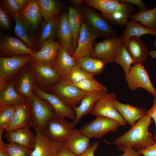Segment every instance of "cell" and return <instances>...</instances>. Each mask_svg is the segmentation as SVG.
Here are the masks:
<instances>
[{
	"label": "cell",
	"mask_w": 156,
	"mask_h": 156,
	"mask_svg": "<svg viewBox=\"0 0 156 156\" xmlns=\"http://www.w3.org/2000/svg\"><path fill=\"white\" fill-rule=\"evenodd\" d=\"M152 122V119L146 112L124 134L112 142H105L107 144H115L117 151H122L128 147L138 150L146 148L156 142L148 129Z\"/></svg>",
	"instance_id": "1"
},
{
	"label": "cell",
	"mask_w": 156,
	"mask_h": 156,
	"mask_svg": "<svg viewBox=\"0 0 156 156\" xmlns=\"http://www.w3.org/2000/svg\"><path fill=\"white\" fill-rule=\"evenodd\" d=\"M30 102L31 114L28 125L44 131L49 121L57 115L52 106L47 102L34 93Z\"/></svg>",
	"instance_id": "2"
},
{
	"label": "cell",
	"mask_w": 156,
	"mask_h": 156,
	"mask_svg": "<svg viewBox=\"0 0 156 156\" xmlns=\"http://www.w3.org/2000/svg\"><path fill=\"white\" fill-rule=\"evenodd\" d=\"M120 126L119 123L114 119L98 116L93 120L83 125L79 130L90 138L100 139L109 132L117 131Z\"/></svg>",
	"instance_id": "3"
},
{
	"label": "cell",
	"mask_w": 156,
	"mask_h": 156,
	"mask_svg": "<svg viewBox=\"0 0 156 156\" xmlns=\"http://www.w3.org/2000/svg\"><path fill=\"white\" fill-rule=\"evenodd\" d=\"M129 88L131 91L140 88L147 90L154 96H156V90L151 81L148 73L142 64H134L125 76Z\"/></svg>",
	"instance_id": "4"
},
{
	"label": "cell",
	"mask_w": 156,
	"mask_h": 156,
	"mask_svg": "<svg viewBox=\"0 0 156 156\" xmlns=\"http://www.w3.org/2000/svg\"><path fill=\"white\" fill-rule=\"evenodd\" d=\"M81 8L85 21L94 32L101 37L117 36L116 32L102 16L94 10L83 5Z\"/></svg>",
	"instance_id": "5"
},
{
	"label": "cell",
	"mask_w": 156,
	"mask_h": 156,
	"mask_svg": "<svg viewBox=\"0 0 156 156\" xmlns=\"http://www.w3.org/2000/svg\"><path fill=\"white\" fill-rule=\"evenodd\" d=\"M123 43L122 35L108 37L97 42L94 47L93 57L102 61L105 64L114 62L117 51Z\"/></svg>",
	"instance_id": "6"
},
{
	"label": "cell",
	"mask_w": 156,
	"mask_h": 156,
	"mask_svg": "<svg viewBox=\"0 0 156 156\" xmlns=\"http://www.w3.org/2000/svg\"><path fill=\"white\" fill-rule=\"evenodd\" d=\"M52 90L55 95L66 104L73 109L80 104L82 99L89 93L83 91L62 79L57 82Z\"/></svg>",
	"instance_id": "7"
},
{
	"label": "cell",
	"mask_w": 156,
	"mask_h": 156,
	"mask_svg": "<svg viewBox=\"0 0 156 156\" xmlns=\"http://www.w3.org/2000/svg\"><path fill=\"white\" fill-rule=\"evenodd\" d=\"M116 98L114 92L106 93L98 101L90 113L95 117L103 116L114 119L120 126L126 125L127 122L114 106L113 103Z\"/></svg>",
	"instance_id": "8"
},
{
	"label": "cell",
	"mask_w": 156,
	"mask_h": 156,
	"mask_svg": "<svg viewBox=\"0 0 156 156\" xmlns=\"http://www.w3.org/2000/svg\"><path fill=\"white\" fill-rule=\"evenodd\" d=\"M35 140L30 156H56L60 149L64 146L63 143L51 140L45 133L34 128Z\"/></svg>",
	"instance_id": "9"
},
{
	"label": "cell",
	"mask_w": 156,
	"mask_h": 156,
	"mask_svg": "<svg viewBox=\"0 0 156 156\" xmlns=\"http://www.w3.org/2000/svg\"><path fill=\"white\" fill-rule=\"evenodd\" d=\"M76 125L65 118L56 116L48 124L44 132L51 140L63 142L69 136Z\"/></svg>",
	"instance_id": "10"
},
{
	"label": "cell",
	"mask_w": 156,
	"mask_h": 156,
	"mask_svg": "<svg viewBox=\"0 0 156 156\" xmlns=\"http://www.w3.org/2000/svg\"><path fill=\"white\" fill-rule=\"evenodd\" d=\"M101 36L94 32L85 20L82 21L77 47L72 57L76 59L87 56L93 57L94 40Z\"/></svg>",
	"instance_id": "11"
},
{
	"label": "cell",
	"mask_w": 156,
	"mask_h": 156,
	"mask_svg": "<svg viewBox=\"0 0 156 156\" xmlns=\"http://www.w3.org/2000/svg\"><path fill=\"white\" fill-rule=\"evenodd\" d=\"M33 90L38 96L52 106L57 116L75 119V114L74 109L66 104L58 96L44 91L36 85L34 86Z\"/></svg>",
	"instance_id": "12"
},
{
	"label": "cell",
	"mask_w": 156,
	"mask_h": 156,
	"mask_svg": "<svg viewBox=\"0 0 156 156\" xmlns=\"http://www.w3.org/2000/svg\"><path fill=\"white\" fill-rule=\"evenodd\" d=\"M32 60L31 55L0 57V77L6 80L10 79Z\"/></svg>",
	"instance_id": "13"
},
{
	"label": "cell",
	"mask_w": 156,
	"mask_h": 156,
	"mask_svg": "<svg viewBox=\"0 0 156 156\" xmlns=\"http://www.w3.org/2000/svg\"><path fill=\"white\" fill-rule=\"evenodd\" d=\"M0 51L3 57L31 55L35 52L21 41L10 36L1 38Z\"/></svg>",
	"instance_id": "14"
},
{
	"label": "cell",
	"mask_w": 156,
	"mask_h": 156,
	"mask_svg": "<svg viewBox=\"0 0 156 156\" xmlns=\"http://www.w3.org/2000/svg\"><path fill=\"white\" fill-rule=\"evenodd\" d=\"M27 125L12 131L6 132L3 136L8 142L19 145L32 151L35 140V134Z\"/></svg>",
	"instance_id": "15"
},
{
	"label": "cell",
	"mask_w": 156,
	"mask_h": 156,
	"mask_svg": "<svg viewBox=\"0 0 156 156\" xmlns=\"http://www.w3.org/2000/svg\"><path fill=\"white\" fill-rule=\"evenodd\" d=\"M86 5L100 10L104 17L113 12L123 10L132 13L134 9L130 4L123 3L117 0H85Z\"/></svg>",
	"instance_id": "16"
},
{
	"label": "cell",
	"mask_w": 156,
	"mask_h": 156,
	"mask_svg": "<svg viewBox=\"0 0 156 156\" xmlns=\"http://www.w3.org/2000/svg\"><path fill=\"white\" fill-rule=\"evenodd\" d=\"M19 14L27 27L32 31L36 29L42 17L37 0H28Z\"/></svg>",
	"instance_id": "17"
},
{
	"label": "cell",
	"mask_w": 156,
	"mask_h": 156,
	"mask_svg": "<svg viewBox=\"0 0 156 156\" xmlns=\"http://www.w3.org/2000/svg\"><path fill=\"white\" fill-rule=\"evenodd\" d=\"M30 64L37 77L45 83L57 82L62 79L52 63L30 62Z\"/></svg>",
	"instance_id": "18"
},
{
	"label": "cell",
	"mask_w": 156,
	"mask_h": 156,
	"mask_svg": "<svg viewBox=\"0 0 156 156\" xmlns=\"http://www.w3.org/2000/svg\"><path fill=\"white\" fill-rule=\"evenodd\" d=\"M108 90L92 92H89L82 99L79 106L75 107V118L73 122L76 125L82 117L93 109L102 97L108 92Z\"/></svg>",
	"instance_id": "19"
},
{
	"label": "cell",
	"mask_w": 156,
	"mask_h": 156,
	"mask_svg": "<svg viewBox=\"0 0 156 156\" xmlns=\"http://www.w3.org/2000/svg\"><path fill=\"white\" fill-rule=\"evenodd\" d=\"M123 43L132 57L134 65L142 64L146 60L149 51L139 38L131 37L124 41Z\"/></svg>",
	"instance_id": "20"
},
{
	"label": "cell",
	"mask_w": 156,
	"mask_h": 156,
	"mask_svg": "<svg viewBox=\"0 0 156 156\" xmlns=\"http://www.w3.org/2000/svg\"><path fill=\"white\" fill-rule=\"evenodd\" d=\"M90 139L79 129H74L69 136L63 143L64 146L78 156L84 153L90 146Z\"/></svg>",
	"instance_id": "21"
},
{
	"label": "cell",
	"mask_w": 156,
	"mask_h": 156,
	"mask_svg": "<svg viewBox=\"0 0 156 156\" xmlns=\"http://www.w3.org/2000/svg\"><path fill=\"white\" fill-rule=\"evenodd\" d=\"M56 34L61 46L66 49L72 56L74 53L72 48L73 36L67 12L63 13L60 17Z\"/></svg>",
	"instance_id": "22"
},
{
	"label": "cell",
	"mask_w": 156,
	"mask_h": 156,
	"mask_svg": "<svg viewBox=\"0 0 156 156\" xmlns=\"http://www.w3.org/2000/svg\"><path fill=\"white\" fill-rule=\"evenodd\" d=\"M42 46L40 50L31 55V62L53 63L61 46L60 42L52 39L45 42Z\"/></svg>",
	"instance_id": "23"
},
{
	"label": "cell",
	"mask_w": 156,
	"mask_h": 156,
	"mask_svg": "<svg viewBox=\"0 0 156 156\" xmlns=\"http://www.w3.org/2000/svg\"><path fill=\"white\" fill-rule=\"evenodd\" d=\"M12 121L6 132L12 131L28 125L31 114V102L28 101L15 107Z\"/></svg>",
	"instance_id": "24"
},
{
	"label": "cell",
	"mask_w": 156,
	"mask_h": 156,
	"mask_svg": "<svg viewBox=\"0 0 156 156\" xmlns=\"http://www.w3.org/2000/svg\"><path fill=\"white\" fill-rule=\"evenodd\" d=\"M113 104L123 118L131 127L146 113L145 109L121 103L116 99Z\"/></svg>",
	"instance_id": "25"
},
{
	"label": "cell",
	"mask_w": 156,
	"mask_h": 156,
	"mask_svg": "<svg viewBox=\"0 0 156 156\" xmlns=\"http://www.w3.org/2000/svg\"><path fill=\"white\" fill-rule=\"evenodd\" d=\"M75 60L68 50L61 46L52 63L62 79H64L76 64Z\"/></svg>",
	"instance_id": "26"
},
{
	"label": "cell",
	"mask_w": 156,
	"mask_h": 156,
	"mask_svg": "<svg viewBox=\"0 0 156 156\" xmlns=\"http://www.w3.org/2000/svg\"><path fill=\"white\" fill-rule=\"evenodd\" d=\"M28 101H29L26 97L18 94L13 83L6 85L0 91V110L8 107H15Z\"/></svg>",
	"instance_id": "27"
},
{
	"label": "cell",
	"mask_w": 156,
	"mask_h": 156,
	"mask_svg": "<svg viewBox=\"0 0 156 156\" xmlns=\"http://www.w3.org/2000/svg\"><path fill=\"white\" fill-rule=\"evenodd\" d=\"M68 9V20L73 36L72 48L74 53L77 47L83 16L81 11L77 8L70 6Z\"/></svg>",
	"instance_id": "28"
},
{
	"label": "cell",
	"mask_w": 156,
	"mask_h": 156,
	"mask_svg": "<svg viewBox=\"0 0 156 156\" xmlns=\"http://www.w3.org/2000/svg\"><path fill=\"white\" fill-rule=\"evenodd\" d=\"M75 62L82 69L94 75L101 74L105 65L102 61L89 56L77 58Z\"/></svg>",
	"instance_id": "29"
},
{
	"label": "cell",
	"mask_w": 156,
	"mask_h": 156,
	"mask_svg": "<svg viewBox=\"0 0 156 156\" xmlns=\"http://www.w3.org/2000/svg\"><path fill=\"white\" fill-rule=\"evenodd\" d=\"M15 22L14 31L16 35L28 47L32 49L35 46L33 38L29 33V29L19 14L12 15Z\"/></svg>",
	"instance_id": "30"
},
{
	"label": "cell",
	"mask_w": 156,
	"mask_h": 156,
	"mask_svg": "<svg viewBox=\"0 0 156 156\" xmlns=\"http://www.w3.org/2000/svg\"><path fill=\"white\" fill-rule=\"evenodd\" d=\"M131 20L139 22L146 27L156 31V5L150 10H141L131 14Z\"/></svg>",
	"instance_id": "31"
},
{
	"label": "cell",
	"mask_w": 156,
	"mask_h": 156,
	"mask_svg": "<svg viewBox=\"0 0 156 156\" xmlns=\"http://www.w3.org/2000/svg\"><path fill=\"white\" fill-rule=\"evenodd\" d=\"M60 17L55 16L47 20H44L43 24L38 40L40 46L46 41L53 39L56 33L58 27Z\"/></svg>",
	"instance_id": "32"
},
{
	"label": "cell",
	"mask_w": 156,
	"mask_h": 156,
	"mask_svg": "<svg viewBox=\"0 0 156 156\" xmlns=\"http://www.w3.org/2000/svg\"><path fill=\"white\" fill-rule=\"evenodd\" d=\"M122 35L123 41L131 37L139 38L144 35L150 34L156 36V31L149 29L137 22L131 20L126 26Z\"/></svg>",
	"instance_id": "33"
},
{
	"label": "cell",
	"mask_w": 156,
	"mask_h": 156,
	"mask_svg": "<svg viewBox=\"0 0 156 156\" xmlns=\"http://www.w3.org/2000/svg\"><path fill=\"white\" fill-rule=\"evenodd\" d=\"M44 20L58 15L62 8L61 3L53 0H37Z\"/></svg>",
	"instance_id": "34"
},
{
	"label": "cell",
	"mask_w": 156,
	"mask_h": 156,
	"mask_svg": "<svg viewBox=\"0 0 156 156\" xmlns=\"http://www.w3.org/2000/svg\"><path fill=\"white\" fill-rule=\"evenodd\" d=\"M33 80L31 74L28 71L24 73L18 82V90L20 94L31 101L34 93Z\"/></svg>",
	"instance_id": "35"
},
{
	"label": "cell",
	"mask_w": 156,
	"mask_h": 156,
	"mask_svg": "<svg viewBox=\"0 0 156 156\" xmlns=\"http://www.w3.org/2000/svg\"><path fill=\"white\" fill-rule=\"evenodd\" d=\"M0 149L5 150L9 156H30L31 151L17 144L7 143L2 141L3 131H0Z\"/></svg>",
	"instance_id": "36"
},
{
	"label": "cell",
	"mask_w": 156,
	"mask_h": 156,
	"mask_svg": "<svg viewBox=\"0 0 156 156\" xmlns=\"http://www.w3.org/2000/svg\"><path fill=\"white\" fill-rule=\"evenodd\" d=\"M114 62L122 67L125 76L131 69V65L134 64L133 60L123 43L117 51Z\"/></svg>",
	"instance_id": "37"
},
{
	"label": "cell",
	"mask_w": 156,
	"mask_h": 156,
	"mask_svg": "<svg viewBox=\"0 0 156 156\" xmlns=\"http://www.w3.org/2000/svg\"><path fill=\"white\" fill-rule=\"evenodd\" d=\"M71 84L86 92H95L107 90L106 87L99 83L94 77L84 79L77 83Z\"/></svg>",
	"instance_id": "38"
},
{
	"label": "cell",
	"mask_w": 156,
	"mask_h": 156,
	"mask_svg": "<svg viewBox=\"0 0 156 156\" xmlns=\"http://www.w3.org/2000/svg\"><path fill=\"white\" fill-rule=\"evenodd\" d=\"M94 75L82 69L78 65L74 66L64 79L71 83H75L84 79L94 78Z\"/></svg>",
	"instance_id": "39"
},
{
	"label": "cell",
	"mask_w": 156,
	"mask_h": 156,
	"mask_svg": "<svg viewBox=\"0 0 156 156\" xmlns=\"http://www.w3.org/2000/svg\"><path fill=\"white\" fill-rule=\"evenodd\" d=\"M15 107L9 106L0 110V130H5L9 127L13 120Z\"/></svg>",
	"instance_id": "40"
},
{
	"label": "cell",
	"mask_w": 156,
	"mask_h": 156,
	"mask_svg": "<svg viewBox=\"0 0 156 156\" xmlns=\"http://www.w3.org/2000/svg\"><path fill=\"white\" fill-rule=\"evenodd\" d=\"M27 0H4L3 6L11 15L19 14L27 4Z\"/></svg>",
	"instance_id": "41"
},
{
	"label": "cell",
	"mask_w": 156,
	"mask_h": 156,
	"mask_svg": "<svg viewBox=\"0 0 156 156\" xmlns=\"http://www.w3.org/2000/svg\"><path fill=\"white\" fill-rule=\"evenodd\" d=\"M131 13L123 10L118 11L104 17L109 21L116 24L126 26Z\"/></svg>",
	"instance_id": "42"
},
{
	"label": "cell",
	"mask_w": 156,
	"mask_h": 156,
	"mask_svg": "<svg viewBox=\"0 0 156 156\" xmlns=\"http://www.w3.org/2000/svg\"><path fill=\"white\" fill-rule=\"evenodd\" d=\"M0 25L3 28L10 29L11 24L6 11L2 6L0 7Z\"/></svg>",
	"instance_id": "43"
},
{
	"label": "cell",
	"mask_w": 156,
	"mask_h": 156,
	"mask_svg": "<svg viewBox=\"0 0 156 156\" xmlns=\"http://www.w3.org/2000/svg\"><path fill=\"white\" fill-rule=\"evenodd\" d=\"M137 151L140 155L145 156H156V142L146 148L139 149Z\"/></svg>",
	"instance_id": "44"
},
{
	"label": "cell",
	"mask_w": 156,
	"mask_h": 156,
	"mask_svg": "<svg viewBox=\"0 0 156 156\" xmlns=\"http://www.w3.org/2000/svg\"><path fill=\"white\" fill-rule=\"evenodd\" d=\"M153 104L151 107L147 111V114L151 119L154 120L155 123V133L154 138L156 140V96H154Z\"/></svg>",
	"instance_id": "45"
},
{
	"label": "cell",
	"mask_w": 156,
	"mask_h": 156,
	"mask_svg": "<svg viewBox=\"0 0 156 156\" xmlns=\"http://www.w3.org/2000/svg\"><path fill=\"white\" fill-rule=\"evenodd\" d=\"M119 1L122 3L134 5L137 6L140 11L148 9L143 1L141 0H120Z\"/></svg>",
	"instance_id": "46"
},
{
	"label": "cell",
	"mask_w": 156,
	"mask_h": 156,
	"mask_svg": "<svg viewBox=\"0 0 156 156\" xmlns=\"http://www.w3.org/2000/svg\"><path fill=\"white\" fill-rule=\"evenodd\" d=\"M98 142H95L91 145H90L87 150L83 153L78 156H94V152L99 146Z\"/></svg>",
	"instance_id": "47"
},
{
	"label": "cell",
	"mask_w": 156,
	"mask_h": 156,
	"mask_svg": "<svg viewBox=\"0 0 156 156\" xmlns=\"http://www.w3.org/2000/svg\"><path fill=\"white\" fill-rule=\"evenodd\" d=\"M56 156H77L68 148L63 146L58 151Z\"/></svg>",
	"instance_id": "48"
},
{
	"label": "cell",
	"mask_w": 156,
	"mask_h": 156,
	"mask_svg": "<svg viewBox=\"0 0 156 156\" xmlns=\"http://www.w3.org/2000/svg\"><path fill=\"white\" fill-rule=\"evenodd\" d=\"M122 151L123 154L118 156H138L140 155L137 151L131 148H126Z\"/></svg>",
	"instance_id": "49"
},
{
	"label": "cell",
	"mask_w": 156,
	"mask_h": 156,
	"mask_svg": "<svg viewBox=\"0 0 156 156\" xmlns=\"http://www.w3.org/2000/svg\"><path fill=\"white\" fill-rule=\"evenodd\" d=\"M6 80L0 77V90H2L6 86Z\"/></svg>",
	"instance_id": "50"
},
{
	"label": "cell",
	"mask_w": 156,
	"mask_h": 156,
	"mask_svg": "<svg viewBox=\"0 0 156 156\" xmlns=\"http://www.w3.org/2000/svg\"><path fill=\"white\" fill-rule=\"evenodd\" d=\"M71 1L72 3L77 6H82L84 3L83 1L81 0H71Z\"/></svg>",
	"instance_id": "51"
},
{
	"label": "cell",
	"mask_w": 156,
	"mask_h": 156,
	"mask_svg": "<svg viewBox=\"0 0 156 156\" xmlns=\"http://www.w3.org/2000/svg\"><path fill=\"white\" fill-rule=\"evenodd\" d=\"M149 55L152 59H155L156 60V50H151L149 52Z\"/></svg>",
	"instance_id": "52"
},
{
	"label": "cell",
	"mask_w": 156,
	"mask_h": 156,
	"mask_svg": "<svg viewBox=\"0 0 156 156\" xmlns=\"http://www.w3.org/2000/svg\"><path fill=\"white\" fill-rule=\"evenodd\" d=\"M0 156H9L5 150L2 149H0Z\"/></svg>",
	"instance_id": "53"
},
{
	"label": "cell",
	"mask_w": 156,
	"mask_h": 156,
	"mask_svg": "<svg viewBox=\"0 0 156 156\" xmlns=\"http://www.w3.org/2000/svg\"><path fill=\"white\" fill-rule=\"evenodd\" d=\"M153 44L155 49H156V39H155L153 42Z\"/></svg>",
	"instance_id": "54"
},
{
	"label": "cell",
	"mask_w": 156,
	"mask_h": 156,
	"mask_svg": "<svg viewBox=\"0 0 156 156\" xmlns=\"http://www.w3.org/2000/svg\"><path fill=\"white\" fill-rule=\"evenodd\" d=\"M138 156H144V155H139Z\"/></svg>",
	"instance_id": "55"
}]
</instances>
